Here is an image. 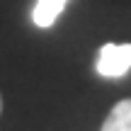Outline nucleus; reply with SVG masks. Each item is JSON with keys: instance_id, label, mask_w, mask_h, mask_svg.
<instances>
[{"instance_id": "nucleus-4", "label": "nucleus", "mask_w": 131, "mask_h": 131, "mask_svg": "<svg viewBox=\"0 0 131 131\" xmlns=\"http://www.w3.org/2000/svg\"><path fill=\"white\" fill-rule=\"evenodd\" d=\"M0 114H3V95H0Z\"/></svg>"}, {"instance_id": "nucleus-1", "label": "nucleus", "mask_w": 131, "mask_h": 131, "mask_svg": "<svg viewBox=\"0 0 131 131\" xmlns=\"http://www.w3.org/2000/svg\"><path fill=\"white\" fill-rule=\"evenodd\" d=\"M95 68L104 78H122L131 68V44H104Z\"/></svg>"}, {"instance_id": "nucleus-3", "label": "nucleus", "mask_w": 131, "mask_h": 131, "mask_svg": "<svg viewBox=\"0 0 131 131\" xmlns=\"http://www.w3.org/2000/svg\"><path fill=\"white\" fill-rule=\"evenodd\" d=\"M100 131H131V100H122L114 104Z\"/></svg>"}, {"instance_id": "nucleus-2", "label": "nucleus", "mask_w": 131, "mask_h": 131, "mask_svg": "<svg viewBox=\"0 0 131 131\" xmlns=\"http://www.w3.org/2000/svg\"><path fill=\"white\" fill-rule=\"evenodd\" d=\"M66 5H68V0H37L34 12H32L34 24H37V27H41V29L51 27V24L61 17V12H63Z\"/></svg>"}]
</instances>
